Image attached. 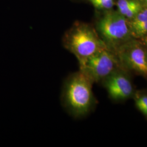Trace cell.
<instances>
[{"instance_id":"ba28073f","label":"cell","mask_w":147,"mask_h":147,"mask_svg":"<svg viewBox=\"0 0 147 147\" xmlns=\"http://www.w3.org/2000/svg\"><path fill=\"white\" fill-rule=\"evenodd\" d=\"M89 1L98 9H109L114 5L113 0H89Z\"/></svg>"},{"instance_id":"277c9868","label":"cell","mask_w":147,"mask_h":147,"mask_svg":"<svg viewBox=\"0 0 147 147\" xmlns=\"http://www.w3.org/2000/svg\"><path fill=\"white\" fill-rule=\"evenodd\" d=\"M97 29L104 39L110 42L123 40L129 33L125 17L116 11L108 12L100 18Z\"/></svg>"},{"instance_id":"8992f818","label":"cell","mask_w":147,"mask_h":147,"mask_svg":"<svg viewBox=\"0 0 147 147\" xmlns=\"http://www.w3.org/2000/svg\"><path fill=\"white\" fill-rule=\"evenodd\" d=\"M126 61L132 68L143 75H147V53L141 47L132 48L126 55Z\"/></svg>"},{"instance_id":"7c38bea8","label":"cell","mask_w":147,"mask_h":147,"mask_svg":"<svg viewBox=\"0 0 147 147\" xmlns=\"http://www.w3.org/2000/svg\"><path fill=\"white\" fill-rule=\"evenodd\" d=\"M144 42H145L146 45H147V34H146L144 36Z\"/></svg>"},{"instance_id":"5b68a950","label":"cell","mask_w":147,"mask_h":147,"mask_svg":"<svg viewBox=\"0 0 147 147\" xmlns=\"http://www.w3.org/2000/svg\"><path fill=\"white\" fill-rule=\"evenodd\" d=\"M106 86L111 96L115 99H125L132 91L130 81L121 74L111 76L107 80Z\"/></svg>"},{"instance_id":"9c48e42d","label":"cell","mask_w":147,"mask_h":147,"mask_svg":"<svg viewBox=\"0 0 147 147\" xmlns=\"http://www.w3.org/2000/svg\"><path fill=\"white\" fill-rule=\"evenodd\" d=\"M132 33L137 37L144 36L147 34V21L138 24L131 25Z\"/></svg>"},{"instance_id":"30bf717a","label":"cell","mask_w":147,"mask_h":147,"mask_svg":"<svg viewBox=\"0 0 147 147\" xmlns=\"http://www.w3.org/2000/svg\"><path fill=\"white\" fill-rule=\"evenodd\" d=\"M147 21V8L143 9L135 16L131 22V25L138 24L141 22Z\"/></svg>"},{"instance_id":"52a82bcc","label":"cell","mask_w":147,"mask_h":147,"mask_svg":"<svg viewBox=\"0 0 147 147\" xmlns=\"http://www.w3.org/2000/svg\"><path fill=\"white\" fill-rule=\"evenodd\" d=\"M138 2L136 0H118L117 2L118 12L124 16L127 11Z\"/></svg>"},{"instance_id":"8fae6325","label":"cell","mask_w":147,"mask_h":147,"mask_svg":"<svg viewBox=\"0 0 147 147\" xmlns=\"http://www.w3.org/2000/svg\"><path fill=\"white\" fill-rule=\"evenodd\" d=\"M136 106L139 110L147 116V96L138 98L136 101Z\"/></svg>"},{"instance_id":"3957f363","label":"cell","mask_w":147,"mask_h":147,"mask_svg":"<svg viewBox=\"0 0 147 147\" xmlns=\"http://www.w3.org/2000/svg\"><path fill=\"white\" fill-rule=\"evenodd\" d=\"M79 64L80 71L93 82L107 78L115 68L116 61L105 48L80 62Z\"/></svg>"},{"instance_id":"7a4b0ae2","label":"cell","mask_w":147,"mask_h":147,"mask_svg":"<svg viewBox=\"0 0 147 147\" xmlns=\"http://www.w3.org/2000/svg\"><path fill=\"white\" fill-rule=\"evenodd\" d=\"M62 41L64 47L74 54L79 62L105 48L94 30L80 22L74 24L64 33Z\"/></svg>"},{"instance_id":"4fadbf2b","label":"cell","mask_w":147,"mask_h":147,"mask_svg":"<svg viewBox=\"0 0 147 147\" xmlns=\"http://www.w3.org/2000/svg\"><path fill=\"white\" fill-rule=\"evenodd\" d=\"M144 1H146V3H147V0H144Z\"/></svg>"},{"instance_id":"6da1fadb","label":"cell","mask_w":147,"mask_h":147,"mask_svg":"<svg viewBox=\"0 0 147 147\" xmlns=\"http://www.w3.org/2000/svg\"><path fill=\"white\" fill-rule=\"evenodd\" d=\"M92 82L80 71L69 75L63 85L62 102L70 115L78 117L84 116L94 104L92 91Z\"/></svg>"}]
</instances>
